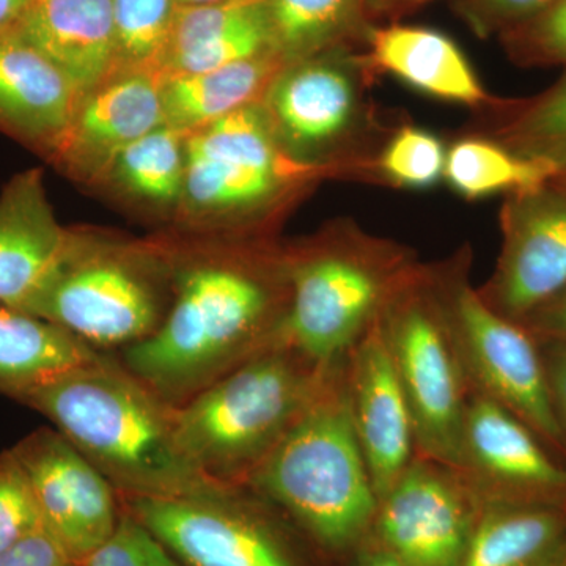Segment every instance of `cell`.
Segmentation results:
<instances>
[{
  "label": "cell",
  "mask_w": 566,
  "mask_h": 566,
  "mask_svg": "<svg viewBox=\"0 0 566 566\" xmlns=\"http://www.w3.org/2000/svg\"><path fill=\"white\" fill-rule=\"evenodd\" d=\"M155 334L115 353L118 363L178 408L238 365L282 340L290 308L285 251L185 260Z\"/></svg>",
  "instance_id": "1"
},
{
  "label": "cell",
  "mask_w": 566,
  "mask_h": 566,
  "mask_svg": "<svg viewBox=\"0 0 566 566\" xmlns=\"http://www.w3.org/2000/svg\"><path fill=\"white\" fill-rule=\"evenodd\" d=\"M13 401L46 417L122 497H181L232 488L216 485L193 468L178 442L174 406L114 354L44 379Z\"/></svg>",
  "instance_id": "2"
},
{
  "label": "cell",
  "mask_w": 566,
  "mask_h": 566,
  "mask_svg": "<svg viewBox=\"0 0 566 566\" xmlns=\"http://www.w3.org/2000/svg\"><path fill=\"white\" fill-rule=\"evenodd\" d=\"M245 488L281 510L323 557L364 545L378 494L354 430L345 359L331 365L311 403Z\"/></svg>",
  "instance_id": "3"
},
{
  "label": "cell",
  "mask_w": 566,
  "mask_h": 566,
  "mask_svg": "<svg viewBox=\"0 0 566 566\" xmlns=\"http://www.w3.org/2000/svg\"><path fill=\"white\" fill-rule=\"evenodd\" d=\"M329 367L285 338L275 342L175 408L182 452L216 485L245 486L303 415Z\"/></svg>",
  "instance_id": "4"
},
{
  "label": "cell",
  "mask_w": 566,
  "mask_h": 566,
  "mask_svg": "<svg viewBox=\"0 0 566 566\" xmlns=\"http://www.w3.org/2000/svg\"><path fill=\"white\" fill-rule=\"evenodd\" d=\"M285 256L290 308L283 337L324 367L348 356L422 263L411 249L353 219L286 249Z\"/></svg>",
  "instance_id": "5"
},
{
  "label": "cell",
  "mask_w": 566,
  "mask_h": 566,
  "mask_svg": "<svg viewBox=\"0 0 566 566\" xmlns=\"http://www.w3.org/2000/svg\"><path fill=\"white\" fill-rule=\"evenodd\" d=\"M375 71L359 46H337L283 66L262 99L283 150L342 177L375 180L382 126L368 98Z\"/></svg>",
  "instance_id": "6"
},
{
  "label": "cell",
  "mask_w": 566,
  "mask_h": 566,
  "mask_svg": "<svg viewBox=\"0 0 566 566\" xmlns=\"http://www.w3.org/2000/svg\"><path fill=\"white\" fill-rule=\"evenodd\" d=\"M172 285V268L164 260L76 233L25 314L62 327L96 352L115 354L158 331Z\"/></svg>",
  "instance_id": "7"
},
{
  "label": "cell",
  "mask_w": 566,
  "mask_h": 566,
  "mask_svg": "<svg viewBox=\"0 0 566 566\" xmlns=\"http://www.w3.org/2000/svg\"><path fill=\"white\" fill-rule=\"evenodd\" d=\"M471 264L468 244L449 259L428 263L469 390L504 406L543 442L566 453L542 346L523 324L505 318L483 301L472 285Z\"/></svg>",
  "instance_id": "8"
},
{
  "label": "cell",
  "mask_w": 566,
  "mask_h": 566,
  "mask_svg": "<svg viewBox=\"0 0 566 566\" xmlns=\"http://www.w3.org/2000/svg\"><path fill=\"white\" fill-rule=\"evenodd\" d=\"M120 501L185 566H323L292 521L245 486Z\"/></svg>",
  "instance_id": "9"
},
{
  "label": "cell",
  "mask_w": 566,
  "mask_h": 566,
  "mask_svg": "<svg viewBox=\"0 0 566 566\" xmlns=\"http://www.w3.org/2000/svg\"><path fill=\"white\" fill-rule=\"evenodd\" d=\"M379 324L411 411L417 455L457 468L471 390L428 263L390 297Z\"/></svg>",
  "instance_id": "10"
},
{
  "label": "cell",
  "mask_w": 566,
  "mask_h": 566,
  "mask_svg": "<svg viewBox=\"0 0 566 566\" xmlns=\"http://www.w3.org/2000/svg\"><path fill=\"white\" fill-rule=\"evenodd\" d=\"M499 223L501 253L479 293L521 323L566 289V178L506 193Z\"/></svg>",
  "instance_id": "11"
},
{
  "label": "cell",
  "mask_w": 566,
  "mask_h": 566,
  "mask_svg": "<svg viewBox=\"0 0 566 566\" xmlns=\"http://www.w3.org/2000/svg\"><path fill=\"white\" fill-rule=\"evenodd\" d=\"M476 506L455 468L416 455L378 499L368 538L409 566H460Z\"/></svg>",
  "instance_id": "12"
},
{
  "label": "cell",
  "mask_w": 566,
  "mask_h": 566,
  "mask_svg": "<svg viewBox=\"0 0 566 566\" xmlns=\"http://www.w3.org/2000/svg\"><path fill=\"white\" fill-rule=\"evenodd\" d=\"M11 450L28 472L48 532L80 564L117 526L120 494L55 428L41 427Z\"/></svg>",
  "instance_id": "13"
},
{
  "label": "cell",
  "mask_w": 566,
  "mask_h": 566,
  "mask_svg": "<svg viewBox=\"0 0 566 566\" xmlns=\"http://www.w3.org/2000/svg\"><path fill=\"white\" fill-rule=\"evenodd\" d=\"M455 469L476 501L566 505L565 465L523 420L482 394H469Z\"/></svg>",
  "instance_id": "14"
},
{
  "label": "cell",
  "mask_w": 566,
  "mask_h": 566,
  "mask_svg": "<svg viewBox=\"0 0 566 566\" xmlns=\"http://www.w3.org/2000/svg\"><path fill=\"white\" fill-rule=\"evenodd\" d=\"M166 82L161 69L112 74L77 104L69 132L55 148L52 161L81 178L111 174L125 148L166 125Z\"/></svg>",
  "instance_id": "15"
},
{
  "label": "cell",
  "mask_w": 566,
  "mask_h": 566,
  "mask_svg": "<svg viewBox=\"0 0 566 566\" xmlns=\"http://www.w3.org/2000/svg\"><path fill=\"white\" fill-rule=\"evenodd\" d=\"M346 390L378 499L417 455L415 424L379 318L345 357Z\"/></svg>",
  "instance_id": "16"
},
{
  "label": "cell",
  "mask_w": 566,
  "mask_h": 566,
  "mask_svg": "<svg viewBox=\"0 0 566 566\" xmlns=\"http://www.w3.org/2000/svg\"><path fill=\"white\" fill-rule=\"evenodd\" d=\"M74 238L52 212L41 170L17 175L0 193V304L28 312Z\"/></svg>",
  "instance_id": "17"
},
{
  "label": "cell",
  "mask_w": 566,
  "mask_h": 566,
  "mask_svg": "<svg viewBox=\"0 0 566 566\" xmlns=\"http://www.w3.org/2000/svg\"><path fill=\"white\" fill-rule=\"evenodd\" d=\"M80 102L43 52L17 31L0 36V129L52 158Z\"/></svg>",
  "instance_id": "18"
},
{
  "label": "cell",
  "mask_w": 566,
  "mask_h": 566,
  "mask_svg": "<svg viewBox=\"0 0 566 566\" xmlns=\"http://www.w3.org/2000/svg\"><path fill=\"white\" fill-rule=\"evenodd\" d=\"M364 52L375 74H390L436 99L480 112L497 102L455 41L436 29L397 22L371 25L365 35Z\"/></svg>",
  "instance_id": "19"
},
{
  "label": "cell",
  "mask_w": 566,
  "mask_h": 566,
  "mask_svg": "<svg viewBox=\"0 0 566 566\" xmlns=\"http://www.w3.org/2000/svg\"><path fill=\"white\" fill-rule=\"evenodd\" d=\"M14 31L65 74L81 99L114 73L112 0H29Z\"/></svg>",
  "instance_id": "20"
},
{
  "label": "cell",
  "mask_w": 566,
  "mask_h": 566,
  "mask_svg": "<svg viewBox=\"0 0 566 566\" xmlns=\"http://www.w3.org/2000/svg\"><path fill=\"white\" fill-rule=\"evenodd\" d=\"M460 566H562L566 560V505L476 501Z\"/></svg>",
  "instance_id": "21"
},
{
  "label": "cell",
  "mask_w": 566,
  "mask_h": 566,
  "mask_svg": "<svg viewBox=\"0 0 566 566\" xmlns=\"http://www.w3.org/2000/svg\"><path fill=\"white\" fill-rule=\"evenodd\" d=\"M286 62L277 51L199 74L167 77L166 125L186 134L260 103Z\"/></svg>",
  "instance_id": "22"
},
{
  "label": "cell",
  "mask_w": 566,
  "mask_h": 566,
  "mask_svg": "<svg viewBox=\"0 0 566 566\" xmlns=\"http://www.w3.org/2000/svg\"><path fill=\"white\" fill-rule=\"evenodd\" d=\"M96 352L62 327L0 304V395L13 400L29 387L77 365Z\"/></svg>",
  "instance_id": "23"
},
{
  "label": "cell",
  "mask_w": 566,
  "mask_h": 566,
  "mask_svg": "<svg viewBox=\"0 0 566 566\" xmlns=\"http://www.w3.org/2000/svg\"><path fill=\"white\" fill-rule=\"evenodd\" d=\"M316 181L300 175L214 158L186 147L182 196L193 210H259Z\"/></svg>",
  "instance_id": "24"
},
{
  "label": "cell",
  "mask_w": 566,
  "mask_h": 566,
  "mask_svg": "<svg viewBox=\"0 0 566 566\" xmlns=\"http://www.w3.org/2000/svg\"><path fill=\"white\" fill-rule=\"evenodd\" d=\"M482 114V126L474 134L566 175V73L538 95L497 98Z\"/></svg>",
  "instance_id": "25"
},
{
  "label": "cell",
  "mask_w": 566,
  "mask_h": 566,
  "mask_svg": "<svg viewBox=\"0 0 566 566\" xmlns=\"http://www.w3.org/2000/svg\"><path fill=\"white\" fill-rule=\"evenodd\" d=\"M274 50L293 63L337 46H364L365 0H266Z\"/></svg>",
  "instance_id": "26"
},
{
  "label": "cell",
  "mask_w": 566,
  "mask_h": 566,
  "mask_svg": "<svg viewBox=\"0 0 566 566\" xmlns=\"http://www.w3.org/2000/svg\"><path fill=\"white\" fill-rule=\"evenodd\" d=\"M553 177L556 170L547 164L517 156L479 134H465L447 148L444 178L468 200L523 191Z\"/></svg>",
  "instance_id": "27"
},
{
  "label": "cell",
  "mask_w": 566,
  "mask_h": 566,
  "mask_svg": "<svg viewBox=\"0 0 566 566\" xmlns=\"http://www.w3.org/2000/svg\"><path fill=\"white\" fill-rule=\"evenodd\" d=\"M186 137L180 129L161 125L125 148L111 174L134 196L172 203L182 196Z\"/></svg>",
  "instance_id": "28"
},
{
  "label": "cell",
  "mask_w": 566,
  "mask_h": 566,
  "mask_svg": "<svg viewBox=\"0 0 566 566\" xmlns=\"http://www.w3.org/2000/svg\"><path fill=\"white\" fill-rule=\"evenodd\" d=\"M114 6V73L161 69L177 18L178 0H112Z\"/></svg>",
  "instance_id": "29"
},
{
  "label": "cell",
  "mask_w": 566,
  "mask_h": 566,
  "mask_svg": "<svg viewBox=\"0 0 566 566\" xmlns=\"http://www.w3.org/2000/svg\"><path fill=\"white\" fill-rule=\"evenodd\" d=\"M447 147L436 134L415 125L389 133L375 159V181L395 188L428 189L444 178Z\"/></svg>",
  "instance_id": "30"
},
{
  "label": "cell",
  "mask_w": 566,
  "mask_h": 566,
  "mask_svg": "<svg viewBox=\"0 0 566 566\" xmlns=\"http://www.w3.org/2000/svg\"><path fill=\"white\" fill-rule=\"evenodd\" d=\"M268 51L275 50L266 0H262L243 21L199 46L174 55L161 70L167 77L199 74L248 61Z\"/></svg>",
  "instance_id": "31"
},
{
  "label": "cell",
  "mask_w": 566,
  "mask_h": 566,
  "mask_svg": "<svg viewBox=\"0 0 566 566\" xmlns=\"http://www.w3.org/2000/svg\"><path fill=\"white\" fill-rule=\"evenodd\" d=\"M510 61L524 69H566V0L497 33Z\"/></svg>",
  "instance_id": "32"
},
{
  "label": "cell",
  "mask_w": 566,
  "mask_h": 566,
  "mask_svg": "<svg viewBox=\"0 0 566 566\" xmlns=\"http://www.w3.org/2000/svg\"><path fill=\"white\" fill-rule=\"evenodd\" d=\"M48 531L28 472L13 450L0 452V551Z\"/></svg>",
  "instance_id": "33"
},
{
  "label": "cell",
  "mask_w": 566,
  "mask_h": 566,
  "mask_svg": "<svg viewBox=\"0 0 566 566\" xmlns=\"http://www.w3.org/2000/svg\"><path fill=\"white\" fill-rule=\"evenodd\" d=\"M77 566H185L150 528L122 505L117 526Z\"/></svg>",
  "instance_id": "34"
},
{
  "label": "cell",
  "mask_w": 566,
  "mask_h": 566,
  "mask_svg": "<svg viewBox=\"0 0 566 566\" xmlns=\"http://www.w3.org/2000/svg\"><path fill=\"white\" fill-rule=\"evenodd\" d=\"M556 0H455L458 13L479 36L501 33L542 13Z\"/></svg>",
  "instance_id": "35"
},
{
  "label": "cell",
  "mask_w": 566,
  "mask_h": 566,
  "mask_svg": "<svg viewBox=\"0 0 566 566\" xmlns=\"http://www.w3.org/2000/svg\"><path fill=\"white\" fill-rule=\"evenodd\" d=\"M0 566H77L48 531L0 551Z\"/></svg>",
  "instance_id": "36"
},
{
  "label": "cell",
  "mask_w": 566,
  "mask_h": 566,
  "mask_svg": "<svg viewBox=\"0 0 566 566\" xmlns=\"http://www.w3.org/2000/svg\"><path fill=\"white\" fill-rule=\"evenodd\" d=\"M520 324L538 344H566V289Z\"/></svg>",
  "instance_id": "37"
},
{
  "label": "cell",
  "mask_w": 566,
  "mask_h": 566,
  "mask_svg": "<svg viewBox=\"0 0 566 566\" xmlns=\"http://www.w3.org/2000/svg\"><path fill=\"white\" fill-rule=\"evenodd\" d=\"M545 357L547 381L554 409L566 438V344H539Z\"/></svg>",
  "instance_id": "38"
},
{
  "label": "cell",
  "mask_w": 566,
  "mask_h": 566,
  "mask_svg": "<svg viewBox=\"0 0 566 566\" xmlns=\"http://www.w3.org/2000/svg\"><path fill=\"white\" fill-rule=\"evenodd\" d=\"M434 0H365L368 21L376 25L378 20H398Z\"/></svg>",
  "instance_id": "39"
},
{
  "label": "cell",
  "mask_w": 566,
  "mask_h": 566,
  "mask_svg": "<svg viewBox=\"0 0 566 566\" xmlns=\"http://www.w3.org/2000/svg\"><path fill=\"white\" fill-rule=\"evenodd\" d=\"M356 554L359 557L357 566H409L371 538L365 539Z\"/></svg>",
  "instance_id": "40"
},
{
  "label": "cell",
  "mask_w": 566,
  "mask_h": 566,
  "mask_svg": "<svg viewBox=\"0 0 566 566\" xmlns=\"http://www.w3.org/2000/svg\"><path fill=\"white\" fill-rule=\"evenodd\" d=\"M28 3L29 0H0V36L17 29Z\"/></svg>",
  "instance_id": "41"
},
{
  "label": "cell",
  "mask_w": 566,
  "mask_h": 566,
  "mask_svg": "<svg viewBox=\"0 0 566 566\" xmlns=\"http://www.w3.org/2000/svg\"><path fill=\"white\" fill-rule=\"evenodd\" d=\"M216 2H223V0H178V6H180V7L203 6V3H216Z\"/></svg>",
  "instance_id": "42"
},
{
  "label": "cell",
  "mask_w": 566,
  "mask_h": 566,
  "mask_svg": "<svg viewBox=\"0 0 566 566\" xmlns=\"http://www.w3.org/2000/svg\"><path fill=\"white\" fill-rule=\"evenodd\" d=\"M557 177H565L566 178V175H557Z\"/></svg>",
  "instance_id": "43"
},
{
  "label": "cell",
  "mask_w": 566,
  "mask_h": 566,
  "mask_svg": "<svg viewBox=\"0 0 566 566\" xmlns=\"http://www.w3.org/2000/svg\"><path fill=\"white\" fill-rule=\"evenodd\" d=\"M562 566H566V560L564 562V565H562Z\"/></svg>",
  "instance_id": "44"
},
{
  "label": "cell",
  "mask_w": 566,
  "mask_h": 566,
  "mask_svg": "<svg viewBox=\"0 0 566 566\" xmlns=\"http://www.w3.org/2000/svg\"><path fill=\"white\" fill-rule=\"evenodd\" d=\"M565 178V177H564Z\"/></svg>",
  "instance_id": "45"
}]
</instances>
